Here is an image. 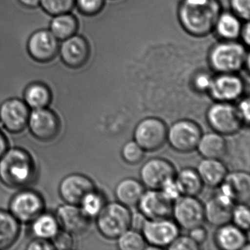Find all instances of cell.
<instances>
[{
    "label": "cell",
    "instance_id": "6da1fadb",
    "mask_svg": "<svg viewBox=\"0 0 250 250\" xmlns=\"http://www.w3.org/2000/svg\"><path fill=\"white\" fill-rule=\"evenodd\" d=\"M42 7L30 8L20 0H0V80L20 81L24 87L43 83L51 90L65 81L71 68L57 55L42 62L29 53L27 43L38 30H49L52 19Z\"/></svg>",
    "mask_w": 250,
    "mask_h": 250
},
{
    "label": "cell",
    "instance_id": "7a4b0ae2",
    "mask_svg": "<svg viewBox=\"0 0 250 250\" xmlns=\"http://www.w3.org/2000/svg\"><path fill=\"white\" fill-rule=\"evenodd\" d=\"M222 12L219 0H182L178 6V21L190 36L206 37L213 32Z\"/></svg>",
    "mask_w": 250,
    "mask_h": 250
},
{
    "label": "cell",
    "instance_id": "3957f363",
    "mask_svg": "<svg viewBox=\"0 0 250 250\" xmlns=\"http://www.w3.org/2000/svg\"><path fill=\"white\" fill-rule=\"evenodd\" d=\"M247 46L237 41L221 40L209 51L208 64L216 74H238L250 68Z\"/></svg>",
    "mask_w": 250,
    "mask_h": 250
},
{
    "label": "cell",
    "instance_id": "277c9868",
    "mask_svg": "<svg viewBox=\"0 0 250 250\" xmlns=\"http://www.w3.org/2000/svg\"><path fill=\"white\" fill-rule=\"evenodd\" d=\"M36 171L31 155L19 147L7 150L0 159V181L6 187L20 188L33 181Z\"/></svg>",
    "mask_w": 250,
    "mask_h": 250
},
{
    "label": "cell",
    "instance_id": "5b68a950",
    "mask_svg": "<svg viewBox=\"0 0 250 250\" xmlns=\"http://www.w3.org/2000/svg\"><path fill=\"white\" fill-rule=\"evenodd\" d=\"M131 214L129 208L118 202L105 204L96 216L99 232L106 239H118L131 228Z\"/></svg>",
    "mask_w": 250,
    "mask_h": 250
},
{
    "label": "cell",
    "instance_id": "8992f818",
    "mask_svg": "<svg viewBox=\"0 0 250 250\" xmlns=\"http://www.w3.org/2000/svg\"><path fill=\"white\" fill-rule=\"evenodd\" d=\"M206 118L210 128L223 136L236 134L244 124L236 106L228 102H216L208 109Z\"/></svg>",
    "mask_w": 250,
    "mask_h": 250
},
{
    "label": "cell",
    "instance_id": "52a82bcc",
    "mask_svg": "<svg viewBox=\"0 0 250 250\" xmlns=\"http://www.w3.org/2000/svg\"><path fill=\"white\" fill-rule=\"evenodd\" d=\"M167 129L162 120L152 117L146 118L136 125L134 140L145 151H158L167 143Z\"/></svg>",
    "mask_w": 250,
    "mask_h": 250
},
{
    "label": "cell",
    "instance_id": "ba28073f",
    "mask_svg": "<svg viewBox=\"0 0 250 250\" xmlns=\"http://www.w3.org/2000/svg\"><path fill=\"white\" fill-rule=\"evenodd\" d=\"M202 134L200 125L194 121L180 120L168 128L167 141L175 151L191 153L197 149Z\"/></svg>",
    "mask_w": 250,
    "mask_h": 250
},
{
    "label": "cell",
    "instance_id": "9c48e42d",
    "mask_svg": "<svg viewBox=\"0 0 250 250\" xmlns=\"http://www.w3.org/2000/svg\"><path fill=\"white\" fill-rule=\"evenodd\" d=\"M172 215L178 227L189 230L204 222V205L197 197L181 195L173 202Z\"/></svg>",
    "mask_w": 250,
    "mask_h": 250
},
{
    "label": "cell",
    "instance_id": "30bf717a",
    "mask_svg": "<svg viewBox=\"0 0 250 250\" xmlns=\"http://www.w3.org/2000/svg\"><path fill=\"white\" fill-rule=\"evenodd\" d=\"M141 232L148 249L167 248L179 235V227L169 219H147Z\"/></svg>",
    "mask_w": 250,
    "mask_h": 250
},
{
    "label": "cell",
    "instance_id": "8fae6325",
    "mask_svg": "<svg viewBox=\"0 0 250 250\" xmlns=\"http://www.w3.org/2000/svg\"><path fill=\"white\" fill-rule=\"evenodd\" d=\"M245 91V83L238 74H217L213 77L208 93L217 102L238 100Z\"/></svg>",
    "mask_w": 250,
    "mask_h": 250
},
{
    "label": "cell",
    "instance_id": "7c38bea8",
    "mask_svg": "<svg viewBox=\"0 0 250 250\" xmlns=\"http://www.w3.org/2000/svg\"><path fill=\"white\" fill-rule=\"evenodd\" d=\"M30 108L20 98L6 99L0 106V123L12 134L22 132L28 124Z\"/></svg>",
    "mask_w": 250,
    "mask_h": 250
},
{
    "label": "cell",
    "instance_id": "4fadbf2b",
    "mask_svg": "<svg viewBox=\"0 0 250 250\" xmlns=\"http://www.w3.org/2000/svg\"><path fill=\"white\" fill-rule=\"evenodd\" d=\"M44 209V202L40 194L32 190H24L14 196L10 203V213L20 222H32Z\"/></svg>",
    "mask_w": 250,
    "mask_h": 250
},
{
    "label": "cell",
    "instance_id": "5bb4252c",
    "mask_svg": "<svg viewBox=\"0 0 250 250\" xmlns=\"http://www.w3.org/2000/svg\"><path fill=\"white\" fill-rule=\"evenodd\" d=\"M58 55L68 66L80 68L87 63L92 55V46L85 36L76 33L60 42Z\"/></svg>",
    "mask_w": 250,
    "mask_h": 250
},
{
    "label": "cell",
    "instance_id": "9a60e30c",
    "mask_svg": "<svg viewBox=\"0 0 250 250\" xmlns=\"http://www.w3.org/2000/svg\"><path fill=\"white\" fill-rule=\"evenodd\" d=\"M27 126L36 139L43 142L54 140L61 131L59 118L47 107L33 109Z\"/></svg>",
    "mask_w": 250,
    "mask_h": 250
},
{
    "label": "cell",
    "instance_id": "2e32d148",
    "mask_svg": "<svg viewBox=\"0 0 250 250\" xmlns=\"http://www.w3.org/2000/svg\"><path fill=\"white\" fill-rule=\"evenodd\" d=\"M143 186L149 189L159 190L164 184L175 178V167L169 161L162 158H153L145 162L140 172Z\"/></svg>",
    "mask_w": 250,
    "mask_h": 250
},
{
    "label": "cell",
    "instance_id": "e0dca14e",
    "mask_svg": "<svg viewBox=\"0 0 250 250\" xmlns=\"http://www.w3.org/2000/svg\"><path fill=\"white\" fill-rule=\"evenodd\" d=\"M95 189L94 183L90 178L83 174L74 173L62 180L59 192L65 203L80 206L83 199Z\"/></svg>",
    "mask_w": 250,
    "mask_h": 250
},
{
    "label": "cell",
    "instance_id": "ac0fdd59",
    "mask_svg": "<svg viewBox=\"0 0 250 250\" xmlns=\"http://www.w3.org/2000/svg\"><path fill=\"white\" fill-rule=\"evenodd\" d=\"M173 202L167 198L160 190L149 189L142 196L138 206L147 219H169L172 215Z\"/></svg>",
    "mask_w": 250,
    "mask_h": 250
},
{
    "label": "cell",
    "instance_id": "d6986e66",
    "mask_svg": "<svg viewBox=\"0 0 250 250\" xmlns=\"http://www.w3.org/2000/svg\"><path fill=\"white\" fill-rule=\"evenodd\" d=\"M56 219L63 230L72 235L84 233L90 225L89 218L80 206L65 203L57 210Z\"/></svg>",
    "mask_w": 250,
    "mask_h": 250
},
{
    "label": "cell",
    "instance_id": "ffe728a7",
    "mask_svg": "<svg viewBox=\"0 0 250 250\" xmlns=\"http://www.w3.org/2000/svg\"><path fill=\"white\" fill-rule=\"evenodd\" d=\"M60 41L49 30L35 32L28 40L27 49L30 55L38 61L46 62L58 54Z\"/></svg>",
    "mask_w": 250,
    "mask_h": 250
},
{
    "label": "cell",
    "instance_id": "44dd1931",
    "mask_svg": "<svg viewBox=\"0 0 250 250\" xmlns=\"http://www.w3.org/2000/svg\"><path fill=\"white\" fill-rule=\"evenodd\" d=\"M219 192L233 200L234 203H249L250 198V177L242 171L228 173L219 186Z\"/></svg>",
    "mask_w": 250,
    "mask_h": 250
},
{
    "label": "cell",
    "instance_id": "7402d4cb",
    "mask_svg": "<svg viewBox=\"0 0 250 250\" xmlns=\"http://www.w3.org/2000/svg\"><path fill=\"white\" fill-rule=\"evenodd\" d=\"M234 203L233 200L218 192L204 206L205 220L218 228L230 223Z\"/></svg>",
    "mask_w": 250,
    "mask_h": 250
},
{
    "label": "cell",
    "instance_id": "603a6c76",
    "mask_svg": "<svg viewBox=\"0 0 250 250\" xmlns=\"http://www.w3.org/2000/svg\"><path fill=\"white\" fill-rule=\"evenodd\" d=\"M215 242L223 250H244L248 244L245 231L229 223L218 228L215 233Z\"/></svg>",
    "mask_w": 250,
    "mask_h": 250
},
{
    "label": "cell",
    "instance_id": "cb8c5ba5",
    "mask_svg": "<svg viewBox=\"0 0 250 250\" xmlns=\"http://www.w3.org/2000/svg\"><path fill=\"white\" fill-rule=\"evenodd\" d=\"M196 170L203 185L210 188L219 187L228 173L226 166L220 159H203Z\"/></svg>",
    "mask_w": 250,
    "mask_h": 250
},
{
    "label": "cell",
    "instance_id": "d4e9b609",
    "mask_svg": "<svg viewBox=\"0 0 250 250\" xmlns=\"http://www.w3.org/2000/svg\"><path fill=\"white\" fill-rule=\"evenodd\" d=\"M227 147L224 136L213 131L202 134L197 150L203 159H220L226 154Z\"/></svg>",
    "mask_w": 250,
    "mask_h": 250
},
{
    "label": "cell",
    "instance_id": "484cf974",
    "mask_svg": "<svg viewBox=\"0 0 250 250\" xmlns=\"http://www.w3.org/2000/svg\"><path fill=\"white\" fill-rule=\"evenodd\" d=\"M144 186L134 178L121 180L115 188V194L118 203L128 208L135 207L138 205L144 194Z\"/></svg>",
    "mask_w": 250,
    "mask_h": 250
},
{
    "label": "cell",
    "instance_id": "4316f807",
    "mask_svg": "<svg viewBox=\"0 0 250 250\" xmlns=\"http://www.w3.org/2000/svg\"><path fill=\"white\" fill-rule=\"evenodd\" d=\"M242 20L232 12L222 11L216 21L213 31L221 40L237 41L239 39Z\"/></svg>",
    "mask_w": 250,
    "mask_h": 250
},
{
    "label": "cell",
    "instance_id": "83f0119b",
    "mask_svg": "<svg viewBox=\"0 0 250 250\" xmlns=\"http://www.w3.org/2000/svg\"><path fill=\"white\" fill-rule=\"evenodd\" d=\"M77 17L72 13L54 16L49 23V30L60 42L74 36L78 30Z\"/></svg>",
    "mask_w": 250,
    "mask_h": 250
},
{
    "label": "cell",
    "instance_id": "f1b7e54d",
    "mask_svg": "<svg viewBox=\"0 0 250 250\" xmlns=\"http://www.w3.org/2000/svg\"><path fill=\"white\" fill-rule=\"evenodd\" d=\"M24 102L30 109L46 108L52 102L53 96L50 89L43 83L29 84L23 93Z\"/></svg>",
    "mask_w": 250,
    "mask_h": 250
},
{
    "label": "cell",
    "instance_id": "f546056e",
    "mask_svg": "<svg viewBox=\"0 0 250 250\" xmlns=\"http://www.w3.org/2000/svg\"><path fill=\"white\" fill-rule=\"evenodd\" d=\"M20 233V222L10 212L0 210V250L11 247Z\"/></svg>",
    "mask_w": 250,
    "mask_h": 250
},
{
    "label": "cell",
    "instance_id": "4dcf8cb0",
    "mask_svg": "<svg viewBox=\"0 0 250 250\" xmlns=\"http://www.w3.org/2000/svg\"><path fill=\"white\" fill-rule=\"evenodd\" d=\"M175 181L181 195L197 197L201 193L203 184L196 169L184 168L175 175Z\"/></svg>",
    "mask_w": 250,
    "mask_h": 250
},
{
    "label": "cell",
    "instance_id": "1f68e13d",
    "mask_svg": "<svg viewBox=\"0 0 250 250\" xmlns=\"http://www.w3.org/2000/svg\"><path fill=\"white\" fill-rule=\"evenodd\" d=\"M56 216L49 213L39 215L32 222V231L37 238L52 239L59 231Z\"/></svg>",
    "mask_w": 250,
    "mask_h": 250
},
{
    "label": "cell",
    "instance_id": "d6a6232c",
    "mask_svg": "<svg viewBox=\"0 0 250 250\" xmlns=\"http://www.w3.org/2000/svg\"><path fill=\"white\" fill-rule=\"evenodd\" d=\"M117 241L121 250H143L147 245L142 232L131 228L120 235Z\"/></svg>",
    "mask_w": 250,
    "mask_h": 250
},
{
    "label": "cell",
    "instance_id": "836d02e7",
    "mask_svg": "<svg viewBox=\"0 0 250 250\" xmlns=\"http://www.w3.org/2000/svg\"><path fill=\"white\" fill-rule=\"evenodd\" d=\"M103 195L96 189L88 193L82 200L80 207L89 218L96 217L104 206Z\"/></svg>",
    "mask_w": 250,
    "mask_h": 250
},
{
    "label": "cell",
    "instance_id": "e575fe53",
    "mask_svg": "<svg viewBox=\"0 0 250 250\" xmlns=\"http://www.w3.org/2000/svg\"><path fill=\"white\" fill-rule=\"evenodd\" d=\"M75 5L76 0H40V6L52 17L71 13Z\"/></svg>",
    "mask_w": 250,
    "mask_h": 250
},
{
    "label": "cell",
    "instance_id": "d590c367",
    "mask_svg": "<svg viewBox=\"0 0 250 250\" xmlns=\"http://www.w3.org/2000/svg\"><path fill=\"white\" fill-rule=\"evenodd\" d=\"M145 150L134 140L125 143L121 150V156L128 165H135L144 159Z\"/></svg>",
    "mask_w": 250,
    "mask_h": 250
},
{
    "label": "cell",
    "instance_id": "8d00e7d4",
    "mask_svg": "<svg viewBox=\"0 0 250 250\" xmlns=\"http://www.w3.org/2000/svg\"><path fill=\"white\" fill-rule=\"evenodd\" d=\"M105 2L106 0H76L75 8L80 14L93 17L103 11Z\"/></svg>",
    "mask_w": 250,
    "mask_h": 250
},
{
    "label": "cell",
    "instance_id": "74e56055",
    "mask_svg": "<svg viewBox=\"0 0 250 250\" xmlns=\"http://www.w3.org/2000/svg\"><path fill=\"white\" fill-rule=\"evenodd\" d=\"M231 221H232L234 225L240 229L245 232L249 230L250 225V212L247 204L238 203L237 206H234Z\"/></svg>",
    "mask_w": 250,
    "mask_h": 250
},
{
    "label": "cell",
    "instance_id": "f35d334b",
    "mask_svg": "<svg viewBox=\"0 0 250 250\" xmlns=\"http://www.w3.org/2000/svg\"><path fill=\"white\" fill-rule=\"evenodd\" d=\"M54 249L57 250H72L75 245L73 235L66 231H58V233L52 238Z\"/></svg>",
    "mask_w": 250,
    "mask_h": 250
},
{
    "label": "cell",
    "instance_id": "ab89813d",
    "mask_svg": "<svg viewBox=\"0 0 250 250\" xmlns=\"http://www.w3.org/2000/svg\"><path fill=\"white\" fill-rule=\"evenodd\" d=\"M231 12L242 21H250V0H229Z\"/></svg>",
    "mask_w": 250,
    "mask_h": 250
},
{
    "label": "cell",
    "instance_id": "60d3db41",
    "mask_svg": "<svg viewBox=\"0 0 250 250\" xmlns=\"http://www.w3.org/2000/svg\"><path fill=\"white\" fill-rule=\"evenodd\" d=\"M172 250H197L200 245L194 242L189 235H178L167 247Z\"/></svg>",
    "mask_w": 250,
    "mask_h": 250
},
{
    "label": "cell",
    "instance_id": "b9f144b4",
    "mask_svg": "<svg viewBox=\"0 0 250 250\" xmlns=\"http://www.w3.org/2000/svg\"><path fill=\"white\" fill-rule=\"evenodd\" d=\"M175 178L165 182L159 189L167 198L169 199L172 202L175 201L181 196L179 187L177 184Z\"/></svg>",
    "mask_w": 250,
    "mask_h": 250
},
{
    "label": "cell",
    "instance_id": "7bdbcfd3",
    "mask_svg": "<svg viewBox=\"0 0 250 250\" xmlns=\"http://www.w3.org/2000/svg\"><path fill=\"white\" fill-rule=\"evenodd\" d=\"M188 235L191 237V239H192L194 242L200 245V244L205 242L206 238H207V230H206V228L203 226V225H200V226L195 227V228L189 229Z\"/></svg>",
    "mask_w": 250,
    "mask_h": 250
},
{
    "label": "cell",
    "instance_id": "ee69618b",
    "mask_svg": "<svg viewBox=\"0 0 250 250\" xmlns=\"http://www.w3.org/2000/svg\"><path fill=\"white\" fill-rule=\"evenodd\" d=\"M213 77L207 74H199L194 80V86L198 91L208 92Z\"/></svg>",
    "mask_w": 250,
    "mask_h": 250
},
{
    "label": "cell",
    "instance_id": "f6af8a7d",
    "mask_svg": "<svg viewBox=\"0 0 250 250\" xmlns=\"http://www.w3.org/2000/svg\"><path fill=\"white\" fill-rule=\"evenodd\" d=\"M27 249L30 250H55L52 242H49V240L37 238V237H36V239L29 243Z\"/></svg>",
    "mask_w": 250,
    "mask_h": 250
},
{
    "label": "cell",
    "instance_id": "bcb514c9",
    "mask_svg": "<svg viewBox=\"0 0 250 250\" xmlns=\"http://www.w3.org/2000/svg\"><path fill=\"white\" fill-rule=\"evenodd\" d=\"M250 100L248 98H246L240 101L236 106L244 124L250 123Z\"/></svg>",
    "mask_w": 250,
    "mask_h": 250
},
{
    "label": "cell",
    "instance_id": "7dc6e473",
    "mask_svg": "<svg viewBox=\"0 0 250 250\" xmlns=\"http://www.w3.org/2000/svg\"><path fill=\"white\" fill-rule=\"evenodd\" d=\"M147 219V218L141 212L131 214V228H130L134 230L142 232V229H143Z\"/></svg>",
    "mask_w": 250,
    "mask_h": 250
},
{
    "label": "cell",
    "instance_id": "c3c4849f",
    "mask_svg": "<svg viewBox=\"0 0 250 250\" xmlns=\"http://www.w3.org/2000/svg\"><path fill=\"white\" fill-rule=\"evenodd\" d=\"M239 39H241L242 43L245 46H250V21H245L242 24L241 32H240Z\"/></svg>",
    "mask_w": 250,
    "mask_h": 250
},
{
    "label": "cell",
    "instance_id": "681fc988",
    "mask_svg": "<svg viewBox=\"0 0 250 250\" xmlns=\"http://www.w3.org/2000/svg\"><path fill=\"white\" fill-rule=\"evenodd\" d=\"M8 147V143L6 137L0 130V159L3 156L4 153L7 151Z\"/></svg>",
    "mask_w": 250,
    "mask_h": 250
},
{
    "label": "cell",
    "instance_id": "f907efd6",
    "mask_svg": "<svg viewBox=\"0 0 250 250\" xmlns=\"http://www.w3.org/2000/svg\"><path fill=\"white\" fill-rule=\"evenodd\" d=\"M20 2L30 8H36L40 5V0H20Z\"/></svg>",
    "mask_w": 250,
    "mask_h": 250
}]
</instances>
